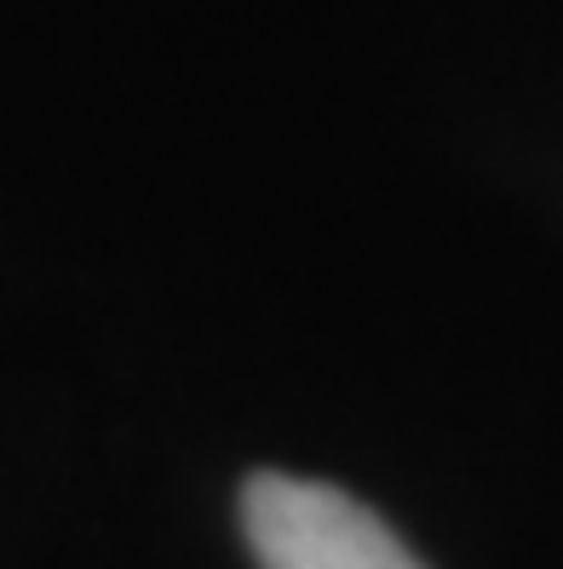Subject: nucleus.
Listing matches in <instances>:
<instances>
[{
  "mask_svg": "<svg viewBox=\"0 0 563 569\" xmlns=\"http://www.w3.org/2000/svg\"><path fill=\"white\" fill-rule=\"evenodd\" d=\"M242 529L259 569H425L362 500L316 478H248Z\"/></svg>",
  "mask_w": 563,
  "mask_h": 569,
  "instance_id": "f257e3e1",
  "label": "nucleus"
}]
</instances>
